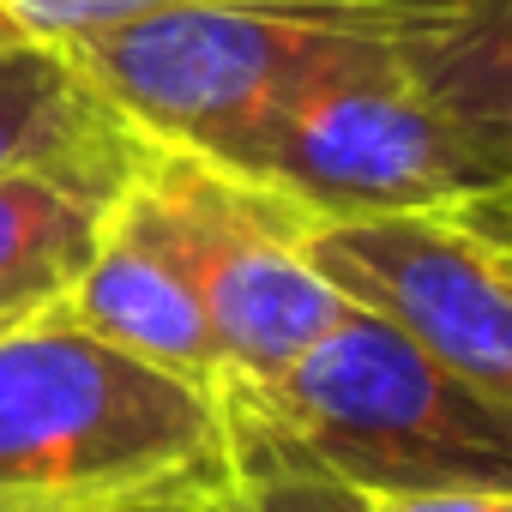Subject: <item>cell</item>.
Returning <instances> with one entry per match:
<instances>
[{
    "instance_id": "1",
    "label": "cell",
    "mask_w": 512,
    "mask_h": 512,
    "mask_svg": "<svg viewBox=\"0 0 512 512\" xmlns=\"http://www.w3.org/2000/svg\"><path fill=\"white\" fill-rule=\"evenodd\" d=\"M506 7L308 73L229 145L223 169L284 193L314 223L512 193Z\"/></svg>"
},
{
    "instance_id": "2",
    "label": "cell",
    "mask_w": 512,
    "mask_h": 512,
    "mask_svg": "<svg viewBox=\"0 0 512 512\" xmlns=\"http://www.w3.org/2000/svg\"><path fill=\"white\" fill-rule=\"evenodd\" d=\"M223 482L217 398L55 308L0 332V512L205 506Z\"/></svg>"
},
{
    "instance_id": "3",
    "label": "cell",
    "mask_w": 512,
    "mask_h": 512,
    "mask_svg": "<svg viewBox=\"0 0 512 512\" xmlns=\"http://www.w3.org/2000/svg\"><path fill=\"white\" fill-rule=\"evenodd\" d=\"M500 0H181L73 43V67L157 145L223 163L308 73L428 43Z\"/></svg>"
},
{
    "instance_id": "4",
    "label": "cell",
    "mask_w": 512,
    "mask_h": 512,
    "mask_svg": "<svg viewBox=\"0 0 512 512\" xmlns=\"http://www.w3.org/2000/svg\"><path fill=\"white\" fill-rule=\"evenodd\" d=\"M223 386L296 434L356 494H512V410L488 404L410 338L356 308H344L272 380Z\"/></svg>"
},
{
    "instance_id": "5",
    "label": "cell",
    "mask_w": 512,
    "mask_h": 512,
    "mask_svg": "<svg viewBox=\"0 0 512 512\" xmlns=\"http://www.w3.org/2000/svg\"><path fill=\"white\" fill-rule=\"evenodd\" d=\"M308 211L211 157L157 145L109 205V229L139 241L205 308L223 380L260 386L296 362L344 302L302 266Z\"/></svg>"
},
{
    "instance_id": "6",
    "label": "cell",
    "mask_w": 512,
    "mask_h": 512,
    "mask_svg": "<svg viewBox=\"0 0 512 512\" xmlns=\"http://www.w3.org/2000/svg\"><path fill=\"white\" fill-rule=\"evenodd\" d=\"M506 199L308 223L302 266L356 314L392 326L488 404L512 410V241Z\"/></svg>"
},
{
    "instance_id": "7",
    "label": "cell",
    "mask_w": 512,
    "mask_h": 512,
    "mask_svg": "<svg viewBox=\"0 0 512 512\" xmlns=\"http://www.w3.org/2000/svg\"><path fill=\"white\" fill-rule=\"evenodd\" d=\"M151 151L157 139H145L67 49L0 37V175H55L121 199Z\"/></svg>"
},
{
    "instance_id": "8",
    "label": "cell",
    "mask_w": 512,
    "mask_h": 512,
    "mask_svg": "<svg viewBox=\"0 0 512 512\" xmlns=\"http://www.w3.org/2000/svg\"><path fill=\"white\" fill-rule=\"evenodd\" d=\"M55 314L67 326H79L85 338L169 374V380H187L199 392L217 398L223 386V350H217V332L205 320V308L193 302V290L157 260L139 241H127L121 229L103 223V241L91 253V266L79 272V284L55 302Z\"/></svg>"
},
{
    "instance_id": "9",
    "label": "cell",
    "mask_w": 512,
    "mask_h": 512,
    "mask_svg": "<svg viewBox=\"0 0 512 512\" xmlns=\"http://www.w3.org/2000/svg\"><path fill=\"white\" fill-rule=\"evenodd\" d=\"M109 205L115 199L55 175H0V332L49 314L79 284Z\"/></svg>"
},
{
    "instance_id": "10",
    "label": "cell",
    "mask_w": 512,
    "mask_h": 512,
    "mask_svg": "<svg viewBox=\"0 0 512 512\" xmlns=\"http://www.w3.org/2000/svg\"><path fill=\"white\" fill-rule=\"evenodd\" d=\"M217 428H223V482L205 512H368L344 476H332L296 434H284L266 410L241 392L217 386Z\"/></svg>"
},
{
    "instance_id": "11",
    "label": "cell",
    "mask_w": 512,
    "mask_h": 512,
    "mask_svg": "<svg viewBox=\"0 0 512 512\" xmlns=\"http://www.w3.org/2000/svg\"><path fill=\"white\" fill-rule=\"evenodd\" d=\"M163 7H181V0H0V31L25 43H49V49H73L97 31L133 25Z\"/></svg>"
},
{
    "instance_id": "12",
    "label": "cell",
    "mask_w": 512,
    "mask_h": 512,
    "mask_svg": "<svg viewBox=\"0 0 512 512\" xmlns=\"http://www.w3.org/2000/svg\"><path fill=\"white\" fill-rule=\"evenodd\" d=\"M368 512H512L500 488H428V494H368Z\"/></svg>"
},
{
    "instance_id": "13",
    "label": "cell",
    "mask_w": 512,
    "mask_h": 512,
    "mask_svg": "<svg viewBox=\"0 0 512 512\" xmlns=\"http://www.w3.org/2000/svg\"><path fill=\"white\" fill-rule=\"evenodd\" d=\"M157 512H205V506H157Z\"/></svg>"
}]
</instances>
